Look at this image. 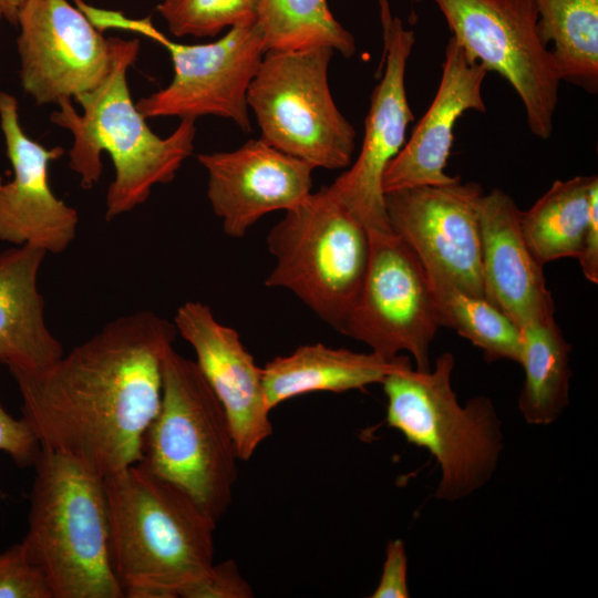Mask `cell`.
I'll use <instances>...</instances> for the list:
<instances>
[{
	"label": "cell",
	"mask_w": 598,
	"mask_h": 598,
	"mask_svg": "<svg viewBox=\"0 0 598 598\" xmlns=\"http://www.w3.org/2000/svg\"><path fill=\"white\" fill-rule=\"evenodd\" d=\"M487 70L471 59L451 37L435 96L389 164L382 179L384 194L409 187L440 186L460 181L445 173L456 121L467 111H486L482 95Z\"/></svg>",
	"instance_id": "obj_18"
},
{
	"label": "cell",
	"mask_w": 598,
	"mask_h": 598,
	"mask_svg": "<svg viewBox=\"0 0 598 598\" xmlns=\"http://www.w3.org/2000/svg\"><path fill=\"white\" fill-rule=\"evenodd\" d=\"M260 0H163L157 11L175 37H216L257 22Z\"/></svg>",
	"instance_id": "obj_27"
},
{
	"label": "cell",
	"mask_w": 598,
	"mask_h": 598,
	"mask_svg": "<svg viewBox=\"0 0 598 598\" xmlns=\"http://www.w3.org/2000/svg\"><path fill=\"white\" fill-rule=\"evenodd\" d=\"M112 569L124 597L176 598L214 565L217 522L184 489L138 464L106 477Z\"/></svg>",
	"instance_id": "obj_2"
},
{
	"label": "cell",
	"mask_w": 598,
	"mask_h": 598,
	"mask_svg": "<svg viewBox=\"0 0 598 598\" xmlns=\"http://www.w3.org/2000/svg\"><path fill=\"white\" fill-rule=\"evenodd\" d=\"M238 460L220 401L196 361L172 346L163 360L161 405L136 464L184 489L218 522L231 503Z\"/></svg>",
	"instance_id": "obj_6"
},
{
	"label": "cell",
	"mask_w": 598,
	"mask_h": 598,
	"mask_svg": "<svg viewBox=\"0 0 598 598\" xmlns=\"http://www.w3.org/2000/svg\"><path fill=\"white\" fill-rule=\"evenodd\" d=\"M424 1V0H415ZM441 10L466 54L505 79L519 96L529 131L553 133L560 76L538 32L533 0H429Z\"/></svg>",
	"instance_id": "obj_10"
},
{
	"label": "cell",
	"mask_w": 598,
	"mask_h": 598,
	"mask_svg": "<svg viewBox=\"0 0 598 598\" xmlns=\"http://www.w3.org/2000/svg\"><path fill=\"white\" fill-rule=\"evenodd\" d=\"M73 2L100 31H133L168 51L174 69L171 83L136 103L146 120L162 116L196 120L216 115L234 121L246 133L250 132L247 92L266 53L257 22L230 28L213 42L184 44L165 37L150 18L132 19L118 11L93 7L84 0Z\"/></svg>",
	"instance_id": "obj_8"
},
{
	"label": "cell",
	"mask_w": 598,
	"mask_h": 598,
	"mask_svg": "<svg viewBox=\"0 0 598 598\" xmlns=\"http://www.w3.org/2000/svg\"><path fill=\"white\" fill-rule=\"evenodd\" d=\"M383 28V74L371 94L361 151L352 166L327 186L368 230L392 233L385 212L383 175L405 143L414 120L405 91V70L414 32L392 17L388 0H379Z\"/></svg>",
	"instance_id": "obj_13"
},
{
	"label": "cell",
	"mask_w": 598,
	"mask_h": 598,
	"mask_svg": "<svg viewBox=\"0 0 598 598\" xmlns=\"http://www.w3.org/2000/svg\"><path fill=\"white\" fill-rule=\"evenodd\" d=\"M372 598H408V556L401 539L389 540L380 581Z\"/></svg>",
	"instance_id": "obj_31"
},
{
	"label": "cell",
	"mask_w": 598,
	"mask_h": 598,
	"mask_svg": "<svg viewBox=\"0 0 598 598\" xmlns=\"http://www.w3.org/2000/svg\"><path fill=\"white\" fill-rule=\"evenodd\" d=\"M47 251L21 245L0 254V362L10 372L39 373L63 355L44 320L38 275Z\"/></svg>",
	"instance_id": "obj_20"
},
{
	"label": "cell",
	"mask_w": 598,
	"mask_h": 598,
	"mask_svg": "<svg viewBox=\"0 0 598 598\" xmlns=\"http://www.w3.org/2000/svg\"><path fill=\"white\" fill-rule=\"evenodd\" d=\"M177 333L174 322L142 310L112 320L42 372H11L41 448L103 478L138 463Z\"/></svg>",
	"instance_id": "obj_1"
},
{
	"label": "cell",
	"mask_w": 598,
	"mask_h": 598,
	"mask_svg": "<svg viewBox=\"0 0 598 598\" xmlns=\"http://www.w3.org/2000/svg\"><path fill=\"white\" fill-rule=\"evenodd\" d=\"M25 0H0V19L17 25L18 13Z\"/></svg>",
	"instance_id": "obj_33"
},
{
	"label": "cell",
	"mask_w": 598,
	"mask_h": 598,
	"mask_svg": "<svg viewBox=\"0 0 598 598\" xmlns=\"http://www.w3.org/2000/svg\"><path fill=\"white\" fill-rule=\"evenodd\" d=\"M0 598H53L43 570L22 543L0 553Z\"/></svg>",
	"instance_id": "obj_28"
},
{
	"label": "cell",
	"mask_w": 598,
	"mask_h": 598,
	"mask_svg": "<svg viewBox=\"0 0 598 598\" xmlns=\"http://www.w3.org/2000/svg\"><path fill=\"white\" fill-rule=\"evenodd\" d=\"M333 52L328 47L267 51L247 92L260 138L312 168L347 167L355 148V130L329 89Z\"/></svg>",
	"instance_id": "obj_9"
},
{
	"label": "cell",
	"mask_w": 598,
	"mask_h": 598,
	"mask_svg": "<svg viewBox=\"0 0 598 598\" xmlns=\"http://www.w3.org/2000/svg\"><path fill=\"white\" fill-rule=\"evenodd\" d=\"M0 451L10 455L19 467L34 465L41 445L32 430L21 419L11 416L0 403Z\"/></svg>",
	"instance_id": "obj_30"
},
{
	"label": "cell",
	"mask_w": 598,
	"mask_h": 598,
	"mask_svg": "<svg viewBox=\"0 0 598 598\" xmlns=\"http://www.w3.org/2000/svg\"><path fill=\"white\" fill-rule=\"evenodd\" d=\"M254 592L233 559L213 565L199 581L186 588L183 598H249Z\"/></svg>",
	"instance_id": "obj_29"
},
{
	"label": "cell",
	"mask_w": 598,
	"mask_h": 598,
	"mask_svg": "<svg viewBox=\"0 0 598 598\" xmlns=\"http://www.w3.org/2000/svg\"><path fill=\"white\" fill-rule=\"evenodd\" d=\"M365 278L342 334L388 360L412 354L416 370H431L430 346L441 327L424 268L393 233H369Z\"/></svg>",
	"instance_id": "obj_11"
},
{
	"label": "cell",
	"mask_w": 598,
	"mask_h": 598,
	"mask_svg": "<svg viewBox=\"0 0 598 598\" xmlns=\"http://www.w3.org/2000/svg\"><path fill=\"white\" fill-rule=\"evenodd\" d=\"M112 42L109 74L96 87L74 99L82 114L74 110L71 100H62L59 111L50 116L73 135L69 165L80 176L83 188H92L100 181L101 154L106 152L111 156L115 177L106 194L107 220L144 203L153 186L172 182L192 155L196 135L193 118L181 120L167 137L153 133L137 110L126 80L127 70L137 60L141 41L112 37Z\"/></svg>",
	"instance_id": "obj_3"
},
{
	"label": "cell",
	"mask_w": 598,
	"mask_h": 598,
	"mask_svg": "<svg viewBox=\"0 0 598 598\" xmlns=\"http://www.w3.org/2000/svg\"><path fill=\"white\" fill-rule=\"evenodd\" d=\"M17 25L21 86L38 105L93 90L112 68V38L68 0H25Z\"/></svg>",
	"instance_id": "obj_12"
},
{
	"label": "cell",
	"mask_w": 598,
	"mask_h": 598,
	"mask_svg": "<svg viewBox=\"0 0 598 598\" xmlns=\"http://www.w3.org/2000/svg\"><path fill=\"white\" fill-rule=\"evenodd\" d=\"M561 81L598 92V0H533Z\"/></svg>",
	"instance_id": "obj_25"
},
{
	"label": "cell",
	"mask_w": 598,
	"mask_h": 598,
	"mask_svg": "<svg viewBox=\"0 0 598 598\" xmlns=\"http://www.w3.org/2000/svg\"><path fill=\"white\" fill-rule=\"evenodd\" d=\"M520 212L498 188L483 193L477 203L485 298L519 329L555 312L544 267L524 240Z\"/></svg>",
	"instance_id": "obj_19"
},
{
	"label": "cell",
	"mask_w": 598,
	"mask_h": 598,
	"mask_svg": "<svg viewBox=\"0 0 598 598\" xmlns=\"http://www.w3.org/2000/svg\"><path fill=\"white\" fill-rule=\"evenodd\" d=\"M596 182L597 175L555 181L528 210L520 212L524 240L540 266L560 258H578Z\"/></svg>",
	"instance_id": "obj_23"
},
{
	"label": "cell",
	"mask_w": 598,
	"mask_h": 598,
	"mask_svg": "<svg viewBox=\"0 0 598 598\" xmlns=\"http://www.w3.org/2000/svg\"><path fill=\"white\" fill-rule=\"evenodd\" d=\"M267 246L276 266L265 285L290 290L341 333L369 265L365 227L323 186L286 210Z\"/></svg>",
	"instance_id": "obj_7"
},
{
	"label": "cell",
	"mask_w": 598,
	"mask_h": 598,
	"mask_svg": "<svg viewBox=\"0 0 598 598\" xmlns=\"http://www.w3.org/2000/svg\"><path fill=\"white\" fill-rule=\"evenodd\" d=\"M423 268L440 326L454 329L480 348L487 362L501 359L520 362V329L501 309L458 288L441 269Z\"/></svg>",
	"instance_id": "obj_24"
},
{
	"label": "cell",
	"mask_w": 598,
	"mask_h": 598,
	"mask_svg": "<svg viewBox=\"0 0 598 598\" xmlns=\"http://www.w3.org/2000/svg\"><path fill=\"white\" fill-rule=\"evenodd\" d=\"M208 175L207 197L224 231L241 238L262 216L288 210L312 188L313 168L261 138L230 152L197 155Z\"/></svg>",
	"instance_id": "obj_16"
},
{
	"label": "cell",
	"mask_w": 598,
	"mask_h": 598,
	"mask_svg": "<svg viewBox=\"0 0 598 598\" xmlns=\"http://www.w3.org/2000/svg\"><path fill=\"white\" fill-rule=\"evenodd\" d=\"M477 183L457 181L384 194L390 228L422 266L441 269L462 290L485 298ZM486 299V298H485Z\"/></svg>",
	"instance_id": "obj_14"
},
{
	"label": "cell",
	"mask_w": 598,
	"mask_h": 598,
	"mask_svg": "<svg viewBox=\"0 0 598 598\" xmlns=\"http://www.w3.org/2000/svg\"><path fill=\"white\" fill-rule=\"evenodd\" d=\"M0 126L13 169V179L0 184V240L60 254L75 238L79 224L78 212L49 184V165L64 150L30 138L19 122L18 101L7 92H0Z\"/></svg>",
	"instance_id": "obj_15"
},
{
	"label": "cell",
	"mask_w": 598,
	"mask_h": 598,
	"mask_svg": "<svg viewBox=\"0 0 598 598\" xmlns=\"http://www.w3.org/2000/svg\"><path fill=\"white\" fill-rule=\"evenodd\" d=\"M177 332L193 347L197 365L229 420L238 456L248 461L271 435L262 369L244 347L239 333L198 301H187L174 317Z\"/></svg>",
	"instance_id": "obj_17"
},
{
	"label": "cell",
	"mask_w": 598,
	"mask_h": 598,
	"mask_svg": "<svg viewBox=\"0 0 598 598\" xmlns=\"http://www.w3.org/2000/svg\"><path fill=\"white\" fill-rule=\"evenodd\" d=\"M578 261L585 278L598 282V182L590 192L589 217Z\"/></svg>",
	"instance_id": "obj_32"
},
{
	"label": "cell",
	"mask_w": 598,
	"mask_h": 598,
	"mask_svg": "<svg viewBox=\"0 0 598 598\" xmlns=\"http://www.w3.org/2000/svg\"><path fill=\"white\" fill-rule=\"evenodd\" d=\"M453 353L444 352L429 371L413 370L401 355L382 381L386 422L405 440L427 450L440 466L435 498L463 499L482 488L496 472L504 436L502 421L487 396L461 405L452 388Z\"/></svg>",
	"instance_id": "obj_5"
},
{
	"label": "cell",
	"mask_w": 598,
	"mask_h": 598,
	"mask_svg": "<svg viewBox=\"0 0 598 598\" xmlns=\"http://www.w3.org/2000/svg\"><path fill=\"white\" fill-rule=\"evenodd\" d=\"M28 532L21 542L53 598H122L112 569L104 478L41 448L34 463Z\"/></svg>",
	"instance_id": "obj_4"
},
{
	"label": "cell",
	"mask_w": 598,
	"mask_h": 598,
	"mask_svg": "<svg viewBox=\"0 0 598 598\" xmlns=\"http://www.w3.org/2000/svg\"><path fill=\"white\" fill-rule=\"evenodd\" d=\"M520 332L523 349L519 364L525 379L518 410L528 424L550 425L569 404L571 347L554 315L529 321Z\"/></svg>",
	"instance_id": "obj_22"
},
{
	"label": "cell",
	"mask_w": 598,
	"mask_h": 598,
	"mask_svg": "<svg viewBox=\"0 0 598 598\" xmlns=\"http://www.w3.org/2000/svg\"><path fill=\"white\" fill-rule=\"evenodd\" d=\"M401 354L392 360L370 352L333 349L322 343L305 344L292 353L277 357L262 369L265 395L271 411L281 402L310 392H346L382 383L395 369Z\"/></svg>",
	"instance_id": "obj_21"
},
{
	"label": "cell",
	"mask_w": 598,
	"mask_h": 598,
	"mask_svg": "<svg viewBox=\"0 0 598 598\" xmlns=\"http://www.w3.org/2000/svg\"><path fill=\"white\" fill-rule=\"evenodd\" d=\"M257 25L265 51L328 47L344 58L355 52L354 37L331 13L327 0H260Z\"/></svg>",
	"instance_id": "obj_26"
}]
</instances>
